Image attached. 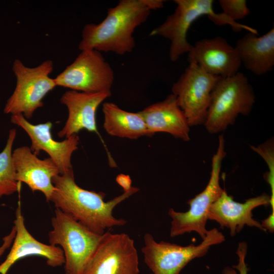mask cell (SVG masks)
I'll use <instances>...</instances> for the list:
<instances>
[{
  "label": "cell",
  "mask_w": 274,
  "mask_h": 274,
  "mask_svg": "<svg viewBox=\"0 0 274 274\" xmlns=\"http://www.w3.org/2000/svg\"><path fill=\"white\" fill-rule=\"evenodd\" d=\"M49 243L59 246L64 257L65 274H83L102 234L96 233L70 215L56 209Z\"/></svg>",
  "instance_id": "obj_5"
},
{
  "label": "cell",
  "mask_w": 274,
  "mask_h": 274,
  "mask_svg": "<svg viewBox=\"0 0 274 274\" xmlns=\"http://www.w3.org/2000/svg\"><path fill=\"white\" fill-rule=\"evenodd\" d=\"M12 123L22 128L31 140V151L37 156L41 151L47 153L58 167L60 174L73 168L71 158L78 149L79 138L77 134L59 142L51 133L52 123L50 122L33 124L22 114L12 115Z\"/></svg>",
  "instance_id": "obj_12"
},
{
  "label": "cell",
  "mask_w": 274,
  "mask_h": 274,
  "mask_svg": "<svg viewBox=\"0 0 274 274\" xmlns=\"http://www.w3.org/2000/svg\"><path fill=\"white\" fill-rule=\"evenodd\" d=\"M16 136V130L11 129L6 145L0 152V198L11 195L20 189L12 158V147Z\"/></svg>",
  "instance_id": "obj_21"
},
{
  "label": "cell",
  "mask_w": 274,
  "mask_h": 274,
  "mask_svg": "<svg viewBox=\"0 0 274 274\" xmlns=\"http://www.w3.org/2000/svg\"><path fill=\"white\" fill-rule=\"evenodd\" d=\"M242 64L254 74L261 76L274 66V28L265 34L249 32L239 39L234 47Z\"/></svg>",
  "instance_id": "obj_19"
},
{
  "label": "cell",
  "mask_w": 274,
  "mask_h": 274,
  "mask_svg": "<svg viewBox=\"0 0 274 274\" xmlns=\"http://www.w3.org/2000/svg\"><path fill=\"white\" fill-rule=\"evenodd\" d=\"M12 158L18 183L26 184L32 192H41L50 201L55 189L52 179L60 174L54 162L50 157L39 158L25 146L15 149Z\"/></svg>",
  "instance_id": "obj_16"
},
{
  "label": "cell",
  "mask_w": 274,
  "mask_h": 274,
  "mask_svg": "<svg viewBox=\"0 0 274 274\" xmlns=\"http://www.w3.org/2000/svg\"><path fill=\"white\" fill-rule=\"evenodd\" d=\"M102 112L103 127L108 134L131 140L151 136L139 112H128L114 103L105 102L102 105Z\"/></svg>",
  "instance_id": "obj_20"
},
{
  "label": "cell",
  "mask_w": 274,
  "mask_h": 274,
  "mask_svg": "<svg viewBox=\"0 0 274 274\" xmlns=\"http://www.w3.org/2000/svg\"><path fill=\"white\" fill-rule=\"evenodd\" d=\"M255 102L253 89L244 74L221 77L212 92L203 125L211 134L223 132L239 115H248Z\"/></svg>",
  "instance_id": "obj_4"
},
{
  "label": "cell",
  "mask_w": 274,
  "mask_h": 274,
  "mask_svg": "<svg viewBox=\"0 0 274 274\" xmlns=\"http://www.w3.org/2000/svg\"><path fill=\"white\" fill-rule=\"evenodd\" d=\"M12 70L16 78L15 88L4 108L6 114H22L27 119L43 106V99L56 85L49 75L53 63L47 60L40 65L29 67L19 59L14 60Z\"/></svg>",
  "instance_id": "obj_8"
},
{
  "label": "cell",
  "mask_w": 274,
  "mask_h": 274,
  "mask_svg": "<svg viewBox=\"0 0 274 274\" xmlns=\"http://www.w3.org/2000/svg\"><path fill=\"white\" fill-rule=\"evenodd\" d=\"M273 140L271 138L257 146H251L254 152L260 155L266 162L269 170L265 173L264 178L271 189L270 200L274 201V148Z\"/></svg>",
  "instance_id": "obj_22"
},
{
  "label": "cell",
  "mask_w": 274,
  "mask_h": 274,
  "mask_svg": "<svg viewBox=\"0 0 274 274\" xmlns=\"http://www.w3.org/2000/svg\"><path fill=\"white\" fill-rule=\"evenodd\" d=\"M261 226L266 230L268 229L270 232H273L274 231V212L269 215V216L263 220L261 223Z\"/></svg>",
  "instance_id": "obj_27"
},
{
  "label": "cell",
  "mask_w": 274,
  "mask_h": 274,
  "mask_svg": "<svg viewBox=\"0 0 274 274\" xmlns=\"http://www.w3.org/2000/svg\"><path fill=\"white\" fill-rule=\"evenodd\" d=\"M139 113L151 136L157 132H165L185 142L190 140V126L176 96L172 93L164 100L149 105Z\"/></svg>",
  "instance_id": "obj_18"
},
{
  "label": "cell",
  "mask_w": 274,
  "mask_h": 274,
  "mask_svg": "<svg viewBox=\"0 0 274 274\" xmlns=\"http://www.w3.org/2000/svg\"><path fill=\"white\" fill-rule=\"evenodd\" d=\"M225 155V140L223 134H221L218 138L217 151L212 158L210 178L206 188L187 202L190 207L187 212H177L172 208L168 211V215L172 219L171 237L193 231L198 234L202 239L205 238L208 231L206 224L209 211L224 190L220 184V175Z\"/></svg>",
  "instance_id": "obj_6"
},
{
  "label": "cell",
  "mask_w": 274,
  "mask_h": 274,
  "mask_svg": "<svg viewBox=\"0 0 274 274\" xmlns=\"http://www.w3.org/2000/svg\"><path fill=\"white\" fill-rule=\"evenodd\" d=\"M188 61H193L208 73L221 78L237 74L242 65L234 47L220 36L196 42L189 52Z\"/></svg>",
  "instance_id": "obj_13"
},
{
  "label": "cell",
  "mask_w": 274,
  "mask_h": 274,
  "mask_svg": "<svg viewBox=\"0 0 274 274\" xmlns=\"http://www.w3.org/2000/svg\"><path fill=\"white\" fill-rule=\"evenodd\" d=\"M117 183L120 186L123 190V192L129 190L131 186L132 180L129 176L121 174L116 178Z\"/></svg>",
  "instance_id": "obj_26"
},
{
  "label": "cell",
  "mask_w": 274,
  "mask_h": 274,
  "mask_svg": "<svg viewBox=\"0 0 274 274\" xmlns=\"http://www.w3.org/2000/svg\"><path fill=\"white\" fill-rule=\"evenodd\" d=\"M14 224L16 229V234L10 252L0 264V274H7L16 261L27 256L43 257L46 259L47 264L52 267L64 264L63 253L59 247L41 243L29 232L25 225L20 201L16 210Z\"/></svg>",
  "instance_id": "obj_17"
},
{
  "label": "cell",
  "mask_w": 274,
  "mask_h": 274,
  "mask_svg": "<svg viewBox=\"0 0 274 274\" xmlns=\"http://www.w3.org/2000/svg\"><path fill=\"white\" fill-rule=\"evenodd\" d=\"M134 240L125 233L106 231L83 274H139Z\"/></svg>",
  "instance_id": "obj_11"
},
{
  "label": "cell",
  "mask_w": 274,
  "mask_h": 274,
  "mask_svg": "<svg viewBox=\"0 0 274 274\" xmlns=\"http://www.w3.org/2000/svg\"><path fill=\"white\" fill-rule=\"evenodd\" d=\"M172 87V94L189 126L204 124L211 94L221 77L210 74L193 61Z\"/></svg>",
  "instance_id": "obj_9"
},
{
  "label": "cell",
  "mask_w": 274,
  "mask_h": 274,
  "mask_svg": "<svg viewBox=\"0 0 274 274\" xmlns=\"http://www.w3.org/2000/svg\"><path fill=\"white\" fill-rule=\"evenodd\" d=\"M52 182L55 189L50 201L56 209L99 234L126 224L125 219L115 217L113 211L118 204L139 191V188L132 186L129 190L106 201L105 193L89 191L78 185L73 168L53 177Z\"/></svg>",
  "instance_id": "obj_2"
},
{
  "label": "cell",
  "mask_w": 274,
  "mask_h": 274,
  "mask_svg": "<svg viewBox=\"0 0 274 274\" xmlns=\"http://www.w3.org/2000/svg\"><path fill=\"white\" fill-rule=\"evenodd\" d=\"M218 3L222 13L234 22L244 18L250 12L245 0H220Z\"/></svg>",
  "instance_id": "obj_23"
},
{
  "label": "cell",
  "mask_w": 274,
  "mask_h": 274,
  "mask_svg": "<svg viewBox=\"0 0 274 274\" xmlns=\"http://www.w3.org/2000/svg\"><path fill=\"white\" fill-rule=\"evenodd\" d=\"M54 79L57 86L93 93L111 92L115 75L101 52L86 50Z\"/></svg>",
  "instance_id": "obj_10"
},
{
  "label": "cell",
  "mask_w": 274,
  "mask_h": 274,
  "mask_svg": "<svg viewBox=\"0 0 274 274\" xmlns=\"http://www.w3.org/2000/svg\"><path fill=\"white\" fill-rule=\"evenodd\" d=\"M163 0H121L108 10L98 24L88 23L82 31L80 51L95 50L123 55L131 52L135 42L133 33L145 23L152 10L163 7Z\"/></svg>",
  "instance_id": "obj_1"
},
{
  "label": "cell",
  "mask_w": 274,
  "mask_h": 274,
  "mask_svg": "<svg viewBox=\"0 0 274 274\" xmlns=\"http://www.w3.org/2000/svg\"><path fill=\"white\" fill-rule=\"evenodd\" d=\"M111 95V91L88 93L70 90L64 92L60 100L67 109L68 117L57 135L67 138L83 129L99 134L96 111L100 104Z\"/></svg>",
  "instance_id": "obj_15"
},
{
  "label": "cell",
  "mask_w": 274,
  "mask_h": 274,
  "mask_svg": "<svg viewBox=\"0 0 274 274\" xmlns=\"http://www.w3.org/2000/svg\"><path fill=\"white\" fill-rule=\"evenodd\" d=\"M149 274H152V273H149Z\"/></svg>",
  "instance_id": "obj_28"
},
{
  "label": "cell",
  "mask_w": 274,
  "mask_h": 274,
  "mask_svg": "<svg viewBox=\"0 0 274 274\" xmlns=\"http://www.w3.org/2000/svg\"><path fill=\"white\" fill-rule=\"evenodd\" d=\"M174 2L176 5L174 13L149 35L162 37L170 42L169 57L173 62L191 49L192 45L187 40V32L192 24L202 16H207L216 25H229L234 31L253 30L250 26L233 21L223 13H216L213 0H174Z\"/></svg>",
  "instance_id": "obj_3"
},
{
  "label": "cell",
  "mask_w": 274,
  "mask_h": 274,
  "mask_svg": "<svg viewBox=\"0 0 274 274\" xmlns=\"http://www.w3.org/2000/svg\"><path fill=\"white\" fill-rule=\"evenodd\" d=\"M270 205V195L263 193L250 198L244 203L238 202L229 195L225 189L212 204L208 213V220L216 221L221 228L229 229L233 236L245 225L255 227L266 232L258 221L253 218V210L260 206Z\"/></svg>",
  "instance_id": "obj_14"
},
{
  "label": "cell",
  "mask_w": 274,
  "mask_h": 274,
  "mask_svg": "<svg viewBox=\"0 0 274 274\" xmlns=\"http://www.w3.org/2000/svg\"><path fill=\"white\" fill-rule=\"evenodd\" d=\"M16 227L14 225L10 232L3 238V243L0 247V258L5 251L12 245L16 234Z\"/></svg>",
  "instance_id": "obj_25"
},
{
  "label": "cell",
  "mask_w": 274,
  "mask_h": 274,
  "mask_svg": "<svg viewBox=\"0 0 274 274\" xmlns=\"http://www.w3.org/2000/svg\"><path fill=\"white\" fill-rule=\"evenodd\" d=\"M224 241V234L216 228L208 230L199 245L186 246L157 242L151 234L147 233L144 236L142 252L144 262L152 274H179L189 262L204 256L211 246Z\"/></svg>",
  "instance_id": "obj_7"
},
{
  "label": "cell",
  "mask_w": 274,
  "mask_h": 274,
  "mask_svg": "<svg viewBox=\"0 0 274 274\" xmlns=\"http://www.w3.org/2000/svg\"><path fill=\"white\" fill-rule=\"evenodd\" d=\"M247 249V244L246 242L238 244L236 252L238 257L237 264L233 265V267H225L222 271L223 274H248V268L245 261Z\"/></svg>",
  "instance_id": "obj_24"
}]
</instances>
